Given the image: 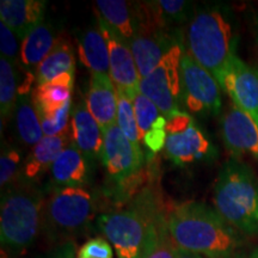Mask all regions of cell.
<instances>
[{
	"mask_svg": "<svg viewBox=\"0 0 258 258\" xmlns=\"http://www.w3.org/2000/svg\"><path fill=\"white\" fill-rule=\"evenodd\" d=\"M70 146L69 134L59 137H44L40 143L31 148L23 164V178L34 182L51 167L60 153Z\"/></svg>",
	"mask_w": 258,
	"mask_h": 258,
	"instance_id": "ac0fdd59",
	"label": "cell"
},
{
	"mask_svg": "<svg viewBox=\"0 0 258 258\" xmlns=\"http://www.w3.org/2000/svg\"><path fill=\"white\" fill-rule=\"evenodd\" d=\"M186 53L217 79L235 55V38L228 18L218 9L203 10L189 22Z\"/></svg>",
	"mask_w": 258,
	"mask_h": 258,
	"instance_id": "5b68a950",
	"label": "cell"
},
{
	"mask_svg": "<svg viewBox=\"0 0 258 258\" xmlns=\"http://www.w3.org/2000/svg\"><path fill=\"white\" fill-rule=\"evenodd\" d=\"M16 131L25 145L34 147L44 138L40 117L34 102L27 96H19L15 109Z\"/></svg>",
	"mask_w": 258,
	"mask_h": 258,
	"instance_id": "d4e9b609",
	"label": "cell"
},
{
	"mask_svg": "<svg viewBox=\"0 0 258 258\" xmlns=\"http://www.w3.org/2000/svg\"><path fill=\"white\" fill-rule=\"evenodd\" d=\"M235 106L258 124V71L234 55L218 80Z\"/></svg>",
	"mask_w": 258,
	"mask_h": 258,
	"instance_id": "7c38bea8",
	"label": "cell"
},
{
	"mask_svg": "<svg viewBox=\"0 0 258 258\" xmlns=\"http://www.w3.org/2000/svg\"><path fill=\"white\" fill-rule=\"evenodd\" d=\"M182 101L196 115H218L221 110V88L217 79L186 51L180 62Z\"/></svg>",
	"mask_w": 258,
	"mask_h": 258,
	"instance_id": "9c48e42d",
	"label": "cell"
},
{
	"mask_svg": "<svg viewBox=\"0 0 258 258\" xmlns=\"http://www.w3.org/2000/svg\"><path fill=\"white\" fill-rule=\"evenodd\" d=\"M88 163L74 145L67 146L50 167L51 178L57 186L82 188L88 179Z\"/></svg>",
	"mask_w": 258,
	"mask_h": 258,
	"instance_id": "d6986e66",
	"label": "cell"
},
{
	"mask_svg": "<svg viewBox=\"0 0 258 258\" xmlns=\"http://www.w3.org/2000/svg\"><path fill=\"white\" fill-rule=\"evenodd\" d=\"M21 154L8 144L3 145L0 156V185L2 190L8 188L18 179Z\"/></svg>",
	"mask_w": 258,
	"mask_h": 258,
	"instance_id": "4dcf8cb0",
	"label": "cell"
},
{
	"mask_svg": "<svg viewBox=\"0 0 258 258\" xmlns=\"http://www.w3.org/2000/svg\"><path fill=\"white\" fill-rule=\"evenodd\" d=\"M166 120L165 153L172 163L184 166L214 157L211 141L189 114L178 111Z\"/></svg>",
	"mask_w": 258,
	"mask_h": 258,
	"instance_id": "ba28073f",
	"label": "cell"
},
{
	"mask_svg": "<svg viewBox=\"0 0 258 258\" xmlns=\"http://www.w3.org/2000/svg\"><path fill=\"white\" fill-rule=\"evenodd\" d=\"M80 61L91 71L92 74H108L110 72L108 44L99 29L91 28L78 40Z\"/></svg>",
	"mask_w": 258,
	"mask_h": 258,
	"instance_id": "7402d4cb",
	"label": "cell"
},
{
	"mask_svg": "<svg viewBox=\"0 0 258 258\" xmlns=\"http://www.w3.org/2000/svg\"><path fill=\"white\" fill-rule=\"evenodd\" d=\"M72 144L83 153L86 163L91 164L102 159L104 135L93 116L90 114L85 102L77 103L71 117Z\"/></svg>",
	"mask_w": 258,
	"mask_h": 258,
	"instance_id": "9a60e30c",
	"label": "cell"
},
{
	"mask_svg": "<svg viewBox=\"0 0 258 258\" xmlns=\"http://www.w3.org/2000/svg\"><path fill=\"white\" fill-rule=\"evenodd\" d=\"M73 84L74 74L64 73L49 83L38 85L31 97L36 111L54 110L72 101Z\"/></svg>",
	"mask_w": 258,
	"mask_h": 258,
	"instance_id": "603a6c76",
	"label": "cell"
},
{
	"mask_svg": "<svg viewBox=\"0 0 258 258\" xmlns=\"http://www.w3.org/2000/svg\"><path fill=\"white\" fill-rule=\"evenodd\" d=\"M215 211L240 234H258V178L237 160L226 163L213 194Z\"/></svg>",
	"mask_w": 258,
	"mask_h": 258,
	"instance_id": "277c9868",
	"label": "cell"
},
{
	"mask_svg": "<svg viewBox=\"0 0 258 258\" xmlns=\"http://www.w3.org/2000/svg\"><path fill=\"white\" fill-rule=\"evenodd\" d=\"M117 91V127L124 134V137L131 141L135 150L139 153L141 151V138L139 133V128L135 118L133 99L129 98L125 93Z\"/></svg>",
	"mask_w": 258,
	"mask_h": 258,
	"instance_id": "83f0119b",
	"label": "cell"
},
{
	"mask_svg": "<svg viewBox=\"0 0 258 258\" xmlns=\"http://www.w3.org/2000/svg\"><path fill=\"white\" fill-rule=\"evenodd\" d=\"M96 213L97 203L88 190L56 186L44 199L41 232L56 246L74 241L89 227Z\"/></svg>",
	"mask_w": 258,
	"mask_h": 258,
	"instance_id": "8992f818",
	"label": "cell"
},
{
	"mask_svg": "<svg viewBox=\"0 0 258 258\" xmlns=\"http://www.w3.org/2000/svg\"><path fill=\"white\" fill-rule=\"evenodd\" d=\"M95 4L97 17L129 43L135 35L134 5L123 0H97Z\"/></svg>",
	"mask_w": 258,
	"mask_h": 258,
	"instance_id": "44dd1931",
	"label": "cell"
},
{
	"mask_svg": "<svg viewBox=\"0 0 258 258\" xmlns=\"http://www.w3.org/2000/svg\"><path fill=\"white\" fill-rule=\"evenodd\" d=\"M167 211L154 224L143 258H176L177 246L169 232Z\"/></svg>",
	"mask_w": 258,
	"mask_h": 258,
	"instance_id": "484cf974",
	"label": "cell"
},
{
	"mask_svg": "<svg viewBox=\"0 0 258 258\" xmlns=\"http://www.w3.org/2000/svg\"><path fill=\"white\" fill-rule=\"evenodd\" d=\"M153 4L158 16L167 28L172 22H179L186 18L189 5L183 0H159L153 2Z\"/></svg>",
	"mask_w": 258,
	"mask_h": 258,
	"instance_id": "1f68e13d",
	"label": "cell"
},
{
	"mask_svg": "<svg viewBox=\"0 0 258 258\" xmlns=\"http://www.w3.org/2000/svg\"><path fill=\"white\" fill-rule=\"evenodd\" d=\"M254 258H258V253H256V256H254Z\"/></svg>",
	"mask_w": 258,
	"mask_h": 258,
	"instance_id": "f35d334b",
	"label": "cell"
},
{
	"mask_svg": "<svg viewBox=\"0 0 258 258\" xmlns=\"http://www.w3.org/2000/svg\"><path fill=\"white\" fill-rule=\"evenodd\" d=\"M85 103L103 133L117 124V91L109 74H91Z\"/></svg>",
	"mask_w": 258,
	"mask_h": 258,
	"instance_id": "2e32d148",
	"label": "cell"
},
{
	"mask_svg": "<svg viewBox=\"0 0 258 258\" xmlns=\"http://www.w3.org/2000/svg\"><path fill=\"white\" fill-rule=\"evenodd\" d=\"M74 72L76 57L72 44L67 37L57 36L55 46L36 69V82L38 85H43L61 74H74Z\"/></svg>",
	"mask_w": 258,
	"mask_h": 258,
	"instance_id": "ffe728a7",
	"label": "cell"
},
{
	"mask_svg": "<svg viewBox=\"0 0 258 258\" xmlns=\"http://www.w3.org/2000/svg\"><path fill=\"white\" fill-rule=\"evenodd\" d=\"M80 258H114L111 245L103 238H92L82 245L78 251Z\"/></svg>",
	"mask_w": 258,
	"mask_h": 258,
	"instance_id": "e575fe53",
	"label": "cell"
},
{
	"mask_svg": "<svg viewBox=\"0 0 258 258\" xmlns=\"http://www.w3.org/2000/svg\"><path fill=\"white\" fill-rule=\"evenodd\" d=\"M176 258H203V256H201V254H198V253L189 252V251L178 249V247H177Z\"/></svg>",
	"mask_w": 258,
	"mask_h": 258,
	"instance_id": "8d00e7d4",
	"label": "cell"
},
{
	"mask_svg": "<svg viewBox=\"0 0 258 258\" xmlns=\"http://www.w3.org/2000/svg\"><path fill=\"white\" fill-rule=\"evenodd\" d=\"M98 29L108 44L110 78L116 90L134 99L140 92L141 78L129 43L99 17Z\"/></svg>",
	"mask_w": 258,
	"mask_h": 258,
	"instance_id": "8fae6325",
	"label": "cell"
},
{
	"mask_svg": "<svg viewBox=\"0 0 258 258\" xmlns=\"http://www.w3.org/2000/svg\"><path fill=\"white\" fill-rule=\"evenodd\" d=\"M180 43L177 34H171L169 28L143 22L138 23L135 35L129 42L140 78L144 79L153 72L163 57Z\"/></svg>",
	"mask_w": 258,
	"mask_h": 258,
	"instance_id": "30bf717a",
	"label": "cell"
},
{
	"mask_svg": "<svg viewBox=\"0 0 258 258\" xmlns=\"http://www.w3.org/2000/svg\"><path fill=\"white\" fill-rule=\"evenodd\" d=\"M166 125L167 120L165 116L161 115L158 120L154 122L152 128L145 135L143 143L146 145L148 150L152 153H158L159 151L165 148L166 143Z\"/></svg>",
	"mask_w": 258,
	"mask_h": 258,
	"instance_id": "836d02e7",
	"label": "cell"
},
{
	"mask_svg": "<svg viewBox=\"0 0 258 258\" xmlns=\"http://www.w3.org/2000/svg\"><path fill=\"white\" fill-rule=\"evenodd\" d=\"M0 53L2 57L11 63L17 62L18 57L21 56L17 35L3 22H0Z\"/></svg>",
	"mask_w": 258,
	"mask_h": 258,
	"instance_id": "d6a6232c",
	"label": "cell"
},
{
	"mask_svg": "<svg viewBox=\"0 0 258 258\" xmlns=\"http://www.w3.org/2000/svg\"><path fill=\"white\" fill-rule=\"evenodd\" d=\"M57 37L46 23L37 25L22 41L21 61L27 67H38L55 46Z\"/></svg>",
	"mask_w": 258,
	"mask_h": 258,
	"instance_id": "cb8c5ba5",
	"label": "cell"
},
{
	"mask_svg": "<svg viewBox=\"0 0 258 258\" xmlns=\"http://www.w3.org/2000/svg\"><path fill=\"white\" fill-rule=\"evenodd\" d=\"M17 74L14 63L2 57L0 59V114L3 120H6L17 105Z\"/></svg>",
	"mask_w": 258,
	"mask_h": 258,
	"instance_id": "4316f807",
	"label": "cell"
},
{
	"mask_svg": "<svg viewBox=\"0 0 258 258\" xmlns=\"http://www.w3.org/2000/svg\"><path fill=\"white\" fill-rule=\"evenodd\" d=\"M167 226L178 249L208 258H230L243 245L240 233L201 202H183L167 211Z\"/></svg>",
	"mask_w": 258,
	"mask_h": 258,
	"instance_id": "6da1fadb",
	"label": "cell"
},
{
	"mask_svg": "<svg viewBox=\"0 0 258 258\" xmlns=\"http://www.w3.org/2000/svg\"><path fill=\"white\" fill-rule=\"evenodd\" d=\"M103 135L102 161L111 182L118 184L143 170L144 154L135 150L117 124L109 128Z\"/></svg>",
	"mask_w": 258,
	"mask_h": 258,
	"instance_id": "4fadbf2b",
	"label": "cell"
},
{
	"mask_svg": "<svg viewBox=\"0 0 258 258\" xmlns=\"http://www.w3.org/2000/svg\"><path fill=\"white\" fill-rule=\"evenodd\" d=\"M43 191L31 180L17 179L2 194V249L23 253L37 239L42 228Z\"/></svg>",
	"mask_w": 258,
	"mask_h": 258,
	"instance_id": "3957f363",
	"label": "cell"
},
{
	"mask_svg": "<svg viewBox=\"0 0 258 258\" xmlns=\"http://www.w3.org/2000/svg\"><path fill=\"white\" fill-rule=\"evenodd\" d=\"M77 258H80V257H77Z\"/></svg>",
	"mask_w": 258,
	"mask_h": 258,
	"instance_id": "ab89813d",
	"label": "cell"
},
{
	"mask_svg": "<svg viewBox=\"0 0 258 258\" xmlns=\"http://www.w3.org/2000/svg\"><path fill=\"white\" fill-rule=\"evenodd\" d=\"M74 256H76V243L69 241L56 246L48 258H74Z\"/></svg>",
	"mask_w": 258,
	"mask_h": 258,
	"instance_id": "d590c367",
	"label": "cell"
},
{
	"mask_svg": "<svg viewBox=\"0 0 258 258\" xmlns=\"http://www.w3.org/2000/svg\"><path fill=\"white\" fill-rule=\"evenodd\" d=\"M46 5L42 0H2L0 22L23 41L32 29L43 23Z\"/></svg>",
	"mask_w": 258,
	"mask_h": 258,
	"instance_id": "e0dca14e",
	"label": "cell"
},
{
	"mask_svg": "<svg viewBox=\"0 0 258 258\" xmlns=\"http://www.w3.org/2000/svg\"><path fill=\"white\" fill-rule=\"evenodd\" d=\"M166 211L158 190L146 186L125 208L102 214L97 226L117 258H143L153 226Z\"/></svg>",
	"mask_w": 258,
	"mask_h": 258,
	"instance_id": "7a4b0ae2",
	"label": "cell"
},
{
	"mask_svg": "<svg viewBox=\"0 0 258 258\" xmlns=\"http://www.w3.org/2000/svg\"><path fill=\"white\" fill-rule=\"evenodd\" d=\"M221 133L231 153H250L258 159V124L249 114L232 105L222 117Z\"/></svg>",
	"mask_w": 258,
	"mask_h": 258,
	"instance_id": "5bb4252c",
	"label": "cell"
},
{
	"mask_svg": "<svg viewBox=\"0 0 258 258\" xmlns=\"http://www.w3.org/2000/svg\"><path fill=\"white\" fill-rule=\"evenodd\" d=\"M183 53H184L183 44H176L163 57L153 72L140 82V92L150 98L166 118L180 111V102H182L180 62H182Z\"/></svg>",
	"mask_w": 258,
	"mask_h": 258,
	"instance_id": "52a82bcc",
	"label": "cell"
},
{
	"mask_svg": "<svg viewBox=\"0 0 258 258\" xmlns=\"http://www.w3.org/2000/svg\"><path fill=\"white\" fill-rule=\"evenodd\" d=\"M72 101L54 110L37 112L44 137H59L66 134L69 129Z\"/></svg>",
	"mask_w": 258,
	"mask_h": 258,
	"instance_id": "f1b7e54d",
	"label": "cell"
},
{
	"mask_svg": "<svg viewBox=\"0 0 258 258\" xmlns=\"http://www.w3.org/2000/svg\"><path fill=\"white\" fill-rule=\"evenodd\" d=\"M133 104L139 133H140L141 141H143L145 135L151 131L154 122L161 116L160 110L150 98H147L141 92H139L135 96V98L133 99Z\"/></svg>",
	"mask_w": 258,
	"mask_h": 258,
	"instance_id": "f546056e",
	"label": "cell"
},
{
	"mask_svg": "<svg viewBox=\"0 0 258 258\" xmlns=\"http://www.w3.org/2000/svg\"><path fill=\"white\" fill-rule=\"evenodd\" d=\"M254 23H256V40H257V46H258V15L254 18Z\"/></svg>",
	"mask_w": 258,
	"mask_h": 258,
	"instance_id": "74e56055",
	"label": "cell"
}]
</instances>
